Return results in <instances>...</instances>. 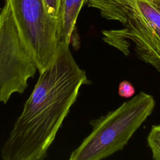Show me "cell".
I'll return each mask as SVG.
<instances>
[{"instance_id":"7","label":"cell","mask_w":160,"mask_h":160,"mask_svg":"<svg viewBox=\"0 0 160 160\" xmlns=\"http://www.w3.org/2000/svg\"><path fill=\"white\" fill-rule=\"evenodd\" d=\"M88 0H65L60 18L61 41L72 44L78 49L80 39L76 26L79 13Z\"/></svg>"},{"instance_id":"2","label":"cell","mask_w":160,"mask_h":160,"mask_svg":"<svg viewBox=\"0 0 160 160\" xmlns=\"http://www.w3.org/2000/svg\"><path fill=\"white\" fill-rule=\"evenodd\" d=\"M154 107V98L141 91L116 109L91 120V132L72 151L69 159L100 160L122 150Z\"/></svg>"},{"instance_id":"10","label":"cell","mask_w":160,"mask_h":160,"mask_svg":"<svg viewBox=\"0 0 160 160\" xmlns=\"http://www.w3.org/2000/svg\"><path fill=\"white\" fill-rule=\"evenodd\" d=\"M135 93V89L131 82L123 81L120 82L118 88V94L123 98H131Z\"/></svg>"},{"instance_id":"3","label":"cell","mask_w":160,"mask_h":160,"mask_svg":"<svg viewBox=\"0 0 160 160\" xmlns=\"http://www.w3.org/2000/svg\"><path fill=\"white\" fill-rule=\"evenodd\" d=\"M19 36L39 73L54 61L59 43L60 22L44 0H8Z\"/></svg>"},{"instance_id":"1","label":"cell","mask_w":160,"mask_h":160,"mask_svg":"<svg viewBox=\"0 0 160 160\" xmlns=\"http://www.w3.org/2000/svg\"><path fill=\"white\" fill-rule=\"evenodd\" d=\"M39 77L22 113L1 148L4 160H42L78 98L89 84L69 49L61 41L53 62Z\"/></svg>"},{"instance_id":"9","label":"cell","mask_w":160,"mask_h":160,"mask_svg":"<svg viewBox=\"0 0 160 160\" xmlns=\"http://www.w3.org/2000/svg\"><path fill=\"white\" fill-rule=\"evenodd\" d=\"M65 0H44L45 5L51 14L59 19L62 14Z\"/></svg>"},{"instance_id":"4","label":"cell","mask_w":160,"mask_h":160,"mask_svg":"<svg viewBox=\"0 0 160 160\" xmlns=\"http://www.w3.org/2000/svg\"><path fill=\"white\" fill-rule=\"evenodd\" d=\"M38 70L23 43L8 0L0 9V102L14 93L22 94Z\"/></svg>"},{"instance_id":"5","label":"cell","mask_w":160,"mask_h":160,"mask_svg":"<svg viewBox=\"0 0 160 160\" xmlns=\"http://www.w3.org/2000/svg\"><path fill=\"white\" fill-rule=\"evenodd\" d=\"M103 41L121 52L131 44L138 58L160 72V36L152 29L137 22H128L122 29L103 30Z\"/></svg>"},{"instance_id":"6","label":"cell","mask_w":160,"mask_h":160,"mask_svg":"<svg viewBox=\"0 0 160 160\" xmlns=\"http://www.w3.org/2000/svg\"><path fill=\"white\" fill-rule=\"evenodd\" d=\"M108 20L133 21L151 27L160 36V0H88Z\"/></svg>"},{"instance_id":"8","label":"cell","mask_w":160,"mask_h":160,"mask_svg":"<svg viewBox=\"0 0 160 160\" xmlns=\"http://www.w3.org/2000/svg\"><path fill=\"white\" fill-rule=\"evenodd\" d=\"M148 144L154 160H160V125L152 126L147 138Z\"/></svg>"}]
</instances>
